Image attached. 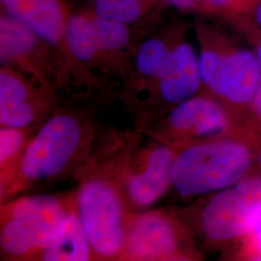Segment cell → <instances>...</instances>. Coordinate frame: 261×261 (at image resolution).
<instances>
[{
  "label": "cell",
  "mask_w": 261,
  "mask_h": 261,
  "mask_svg": "<svg viewBox=\"0 0 261 261\" xmlns=\"http://www.w3.org/2000/svg\"><path fill=\"white\" fill-rule=\"evenodd\" d=\"M111 126L93 107L65 97L38 130L13 177L0 190V203L45 187L75 182Z\"/></svg>",
  "instance_id": "1"
},
{
  "label": "cell",
  "mask_w": 261,
  "mask_h": 261,
  "mask_svg": "<svg viewBox=\"0 0 261 261\" xmlns=\"http://www.w3.org/2000/svg\"><path fill=\"white\" fill-rule=\"evenodd\" d=\"M140 133L110 127L75 180L76 211L94 260H119L128 212L122 196L126 161Z\"/></svg>",
  "instance_id": "2"
},
{
  "label": "cell",
  "mask_w": 261,
  "mask_h": 261,
  "mask_svg": "<svg viewBox=\"0 0 261 261\" xmlns=\"http://www.w3.org/2000/svg\"><path fill=\"white\" fill-rule=\"evenodd\" d=\"M255 142L250 130L179 150L172 190L183 199L212 195L253 174Z\"/></svg>",
  "instance_id": "3"
},
{
  "label": "cell",
  "mask_w": 261,
  "mask_h": 261,
  "mask_svg": "<svg viewBox=\"0 0 261 261\" xmlns=\"http://www.w3.org/2000/svg\"><path fill=\"white\" fill-rule=\"evenodd\" d=\"M196 33L202 92L223 103L244 124V114L261 84L257 56L207 22H196Z\"/></svg>",
  "instance_id": "4"
},
{
  "label": "cell",
  "mask_w": 261,
  "mask_h": 261,
  "mask_svg": "<svg viewBox=\"0 0 261 261\" xmlns=\"http://www.w3.org/2000/svg\"><path fill=\"white\" fill-rule=\"evenodd\" d=\"M66 195H23L0 204L1 260L32 261L65 226L75 204Z\"/></svg>",
  "instance_id": "5"
},
{
  "label": "cell",
  "mask_w": 261,
  "mask_h": 261,
  "mask_svg": "<svg viewBox=\"0 0 261 261\" xmlns=\"http://www.w3.org/2000/svg\"><path fill=\"white\" fill-rule=\"evenodd\" d=\"M197 203L180 210L197 242L228 252L261 220V174L201 197Z\"/></svg>",
  "instance_id": "6"
},
{
  "label": "cell",
  "mask_w": 261,
  "mask_h": 261,
  "mask_svg": "<svg viewBox=\"0 0 261 261\" xmlns=\"http://www.w3.org/2000/svg\"><path fill=\"white\" fill-rule=\"evenodd\" d=\"M204 259L191 225L180 210L162 207L129 213L120 261Z\"/></svg>",
  "instance_id": "7"
},
{
  "label": "cell",
  "mask_w": 261,
  "mask_h": 261,
  "mask_svg": "<svg viewBox=\"0 0 261 261\" xmlns=\"http://www.w3.org/2000/svg\"><path fill=\"white\" fill-rule=\"evenodd\" d=\"M136 130L182 150L249 130L223 103L200 92Z\"/></svg>",
  "instance_id": "8"
},
{
  "label": "cell",
  "mask_w": 261,
  "mask_h": 261,
  "mask_svg": "<svg viewBox=\"0 0 261 261\" xmlns=\"http://www.w3.org/2000/svg\"><path fill=\"white\" fill-rule=\"evenodd\" d=\"M0 62L37 84L70 93L76 88L63 57L30 28L4 12L0 17Z\"/></svg>",
  "instance_id": "9"
},
{
  "label": "cell",
  "mask_w": 261,
  "mask_h": 261,
  "mask_svg": "<svg viewBox=\"0 0 261 261\" xmlns=\"http://www.w3.org/2000/svg\"><path fill=\"white\" fill-rule=\"evenodd\" d=\"M178 152L140 133L122 173V196L128 214L150 209L172 190Z\"/></svg>",
  "instance_id": "10"
},
{
  "label": "cell",
  "mask_w": 261,
  "mask_h": 261,
  "mask_svg": "<svg viewBox=\"0 0 261 261\" xmlns=\"http://www.w3.org/2000/svg\"><path fill=\"white\" fill-rule=\"evenodd\" d=\"M1 12L30 28L63 57L76 88L84 95L103 97L99 84L77 63L67 39L71 10L67 0H0Z\"/></svg>",
  "instance_id": "11"
},
{
  "label": "cell",
  "mask_w": 261,
  "mask_h": 261,
  "mask_svg": "<svg viewBox=\"0 0 261 261\" xmlns=\"http://www.w3.org/2000/svg\"><path fill=\"white\" fill-rule=\"evenodd\" d=\"M202 89L198 55L183 39L170 51L146 101L133 116L134 129L140 130Z\"/></svg>",
  "instance_id": "12"
},
{
  "label": "cell",
  "mask_w": 261,
  "mask_h": 261,
  "mask_svg": "<svg viewBox=\"0 0 261 261\" xmlns=\"http://www.w3.org/2000/svg\"><path fill=\"white\" fill-rule=\"evenodd\" d=\"M64 98L13 68H0V127L40 128Z\"/></svg>",
  "instance_id": "13"
},
{
  "label": "cell",
  "mask_w": 261,
  "mask_h": 261,
  "mask_svg": "<svg viewBox=\"0 0 261 261\" xmlns=\"http://www.w3.org/2000/svg\"><path fill=\"white\" fill-rule=\"evenodd\" d=\"M186 28L172 24L143 38L133 56L130 71L117 98L134 116L146 101L172 48L184 39Z\"/></svg>",
  "instance_id": "14"
},
{
  "label": "cell",
  "mask_w": 261,
  "mask_h": 261,
  "mask_svg": "<svg viewBox=\"0 0 261 261\" xmlns=\"http://www.w3.org/2000/svg\"><path fill=\"white\" fill-rule=\"evenodd\" d=\"M67 39L77 63L100 85L103 98L111 97L90 10L71 13L68 19Z\"/></svg>",
  "instance_id": "15"
},
{
  "label": "cell",
  "mask_w": 261,
  "mask_h": 261,
  "mask_svg": "<svg viewBox=\"0 0 261 261\" xmlns=\"http://www.w3.org/2000/svg\"><path fill=\"white\" fill-rule=\"evenodd\" d=\"M94 260L93 252L79 219L76 203L70 210L63 230L32 261Z\"/></svg>",
  "instance_id": "16"
},
{
  "label": "cell",
  "mask_w": 261,
  "mask_h": 261,
  "mask_svg": "<svg viewBox=\"0 0 261 261\" xmlns=\"http://www.w3.org/2000/svg\"><path fill=\"white\" fill-rule=\"evenodd\" d=\"M167 7L164 0H93L90 10L103 19L141 28Z\"/></svg>",
  "instance_id": "17"
},
{
  "label": "cell",
  "mask_w": 261,
  "mask_h": 261,
  "mask_svg": "<svg viewBox=\"0 0 261 261\" xmlns=\"http://www.w3.org/2000/svg\"><path fill=\"white\" fill-rule=\"evenodd\" d=\"M40 128L0 127V190L9 183Z\"/></svg>",
  "instance_id": "18"
},
{
  "label": "cell",
  "mask_w": 261,
  "mask_h": 261,
  "mask_svg": "<svg viewBox=\"0 0 261 261\" xmlns=\"http://www.w3.org/2000/svg\"><path fill=\"white\" fill-rule=\"evenodd\" d=\"M259 0H204L205 14H212L231 20H241Z\"/></svg>",
  "instance_id": "19"
},
{
  "label": "cell",
  "mask_w": 261,
  "mask_h": 261,
  "mask_svg": "<svg viewBox=\"0 0 261 261\" xmlns=\"http://www.w3.org/2000/svg\"><path fill=\"white\" fill-rule=\"evenodd\" d=\"M229 252L234 259L261 261V220Z\"/></svg>",
  "instance_id": "20"
},
{
  "label": "cell",
  "mask_w": 261,
  "mask_h": 261,
  "mask_svg": "<svg viewBox=\"0 0 261 261\" xmlns=\"http://www.w3.org/2000/svg\"><path fill=\"white\" fill-rule=\"evenodd\" d=\"M243 122L252 135L261 133V84L246 110Z\"/></svg>",
  "instance_id": "21"
},
{
  "label": "cell",
  "mask_w": 261,
  "mask_h": 261,
  "mask_svg": "<svg viewBox=\"0 0 261 261\" xmlns=\"http://www.w3.org/2000/svg\"><path fill=\"white\" fill-rule=\"evenodd\" d=\"M164 2L167 6H172L182 12L205 13L204 0H164Z\"/></svg>",
  "instance_id": "22"
},
{
  "label": "cell",
  "mask_w": 261,
  "mask_h": 261,
  "mask_svg": "<svg viewBox=\"0 0 261 261\" xmlns=\"http://www.w3.org/2000/svg\"><path fill=\"white\" fill-rule=\"evenodd\" d=\"M246 17H250L252 19V25L250 28H248V31H251V37L252 36L261 37V0L255 4V6Z\"/></svg>",
  "instance_id": "23"
},
{
  "label": "cell",
  "mask_w": 261,
  "mask_h": 261,
  "mask_svg": "<svg viewBox=\"0 0 261 261\" xmlns=\"http://www.w3.org/2000/svg\"><path fill=\"white\" fill-rule=\"evenodd\" d=\"M253 138L255 142V159L253 174H261V133L253 135Z\"/></svg>",
  "instance_id": "24"
},
{
  "label": "cell",
  "mask_w": 261,
  "mask_h": 261,
  "mask_svg": "<svg viewBox=\"0 0 261 261\" xmlns=\"http://www.w3.org/2000/svg\"><path fill=\"white\" fill-rule=\"evenodd\" d=\"M253 41V46H254V53L257 56V59L259 61V64L261 67V37L257 36H252L251 37Z\"/></svg>",
  "instance_id": "25"
},
{
  "label": "cell",
  "mask_w": 261,
  "mask_h": 261,
  "mask_svg": "<svg viewBox=\"0 0 261 261\" xmlns=\"http://www.w3.org/2000/svg\"><path fill=\"white\" fill-rule=\"evenodd\" d=\"M82 1H89V2H92L93 0H82Z\"/></svg>",
  "instance_id": "26"
}]
</instances>
